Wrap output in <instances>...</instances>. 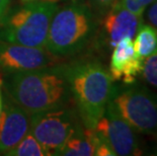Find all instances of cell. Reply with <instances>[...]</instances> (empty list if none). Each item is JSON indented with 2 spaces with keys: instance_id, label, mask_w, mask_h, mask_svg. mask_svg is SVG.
<instances>
[{
  "instance_id": "obj_12",
  "label": "cell",
  "mask_w": 157,
  "mask_h": 156,
  "mask_svg": "<svg viewBox=\"0 0 157 156\" xmlns=\"http://www.w3.org/2000/svg\"><path fill=\"white\" fill-rule=\"evenodd\" d=\"M99 142L94 129L86 128L80 124L57 152L59 156H92Z\"/></svg>"
},
{
  "instance_id": "obj_14",
  "label": "cell",
  "mask_w": 157,
  "mask_h": 156,
  "mask_svg": "<svg viewBox=\"0 0 157 156\" xmlns=\"http://www.w3.org/2000/svg\"><path fill=\"white\" fill-rule=\"evenodd\" d=\"M6 155L9 156H46L47 154L44 147L35 138L31 131L23 137L19 143L9 150Z\"/></svg>"
},
{
  "instance_id": "obj_5",
  "label": "cell",
  "mask_w": 157,
  "mask_h": 156,
  "mask_svg": "<svg viewBox=\"0 0 157 156\" xmlns=\"http://www.w3.org/2000/svg\"><path fill=\"white\" fill-rule=\"evenodd\" d=\"M113 87L109 104L137 134L157 136V93L142 84Z\"/></svg>"
},
{
  "instance_id": "obj_8",
  "label": "cell",
  "mask_w": 157,
  "mask_h": 156,
  "mask_svg": "<svg viewBox=\"0 0 157 156\" xmlns=\"http://www.w3.org/2000/svg\"><path fill=\"white\" fill-rule=\"evenodd\" d=\"M94 131L101 140L109 145L116 155L133 156L143 154L137 133L117 114L109 102L101 118L96 123Z\"/></svg>"
},
{
  "instance_id": "obj_9",
  "label": "cell",
  "mask_w": 157,
  "mask_h": 156,
  "mask_svg": "<svg viewBox=\"0 0 157 156\" xmlns=\"http://www.w3.org/2000/svg\"><path fill=\"white\" fill-rule=\"evenodd\" d=\"M61 59L46 49L0 41V76L54 65Z\"/></svg>"
},
{
  "instance_id": "obj_6",
  "label": "cell",
  "mask_w": 157,
  "mask_h": 156,
  "mask_svg": "<svg viewBox=\"0 0 157 156\" xmlns=\"http://www.w3.org/2000/svg\"><path fill=\"white\" fill-rule=\"evenodd\" d=\"M81 123L72 102L32 115L29 131L44 147L47 154L56 155Z\"/></svg>"
},
{
  "instance_id": "obj_16",
  "label": "cell",
  "mask_w": 157,
  "mask_h": 156,
  "mask_svg": "<svg viewBox=\"0 0 157 156\" xmlns=\"http://www.w3.org/2000/svg\"><path fill=\"white\" fill-rule=\"evenodd\" d=\"M154 1L155 0H118L117 3H119L124 8L128 9L134 14L143 17L146 8Z\"/></svg>"
},
{
  "instance_id": "obj_7",
  "label": "cell",
  "mask_w": 157,
  "mask_h": 156,
  "mask_svg": "<svg viewBox=\"0 0 157 156\" xmlns=\"http://www.w3.org/2000/svg\"><path fill=\"white\" fill-rule=\"evenodd\" d=\"M143 21V17L116 3L99 19L98 31L92 43L93 47L102 51L113 50L123 39H134L137 29Z\"/></svg>"
},
{
  "instance_id": "obj_17",
  "label": "cell",
  "mask_w": 157,
  "mask_h": 156,
  "mask_svg": "<svg viewBox=\"0 0 157 156\" xmlns=\"http://www.w3.org/2000/svg\"><path fill=\"white\" fill-rule=\"evenodd\" d=\"M117 1L118 0H86L90 8L99 19L112 8L113 5L116 4Z\"/></svg>"
},
{
  "instance_id": "obj_23",
  "label": "cell",
  "mask_w": 157,
  "mask_h": 156,
  "mask_svg": "<svg viewBox=\"0 0 157 156\" xmlns=\"http://www.w3.org/2000/svg\"><path fill=\"white\" fill-rule=\"evenodd\" d=\"M58 1V0H57ZM61 1H69V0H61Z\"/></svg>"
},
{
  "instance_id": "obj_2",
  "label": "cell",
  "mask_w": 157,
  "mask_h": 156,
  "mask_svg": "<svg viewBox=\"0 0 157 156\" xmlns=\"http://www.w3.org/2000/svg\"><path fill=\"white\" fill-rule=\"evenodd\" d=\"M64 67L73 104L82 124L94 129L115 87L109 69L92 57L75 59L64 64Z\"/></svg>"
},
{
  "instance_id": "obj_3",
  "label": "cell",
  "mask_w": 157,
  "mask_h": 156,
  "mask_svg": "<svg viewBox=\"0 0 157 156\" xmlns=\"http://www.w3.org/2000/svg\"><path fill=\"white\" fill-rule=\"evenodd\" d=\"M59 6L50 24L45 49L59 59L72 58L93 43L99 18L86 0H69Z\"/></svg>"
},
{
  "instance_id": "obj_21",
  "label": "cell",
  "mask_w": 157,
  "mask_h": 156,
  "mask_svg": "<svg viewBox=\"0 0 157 156\" xmlns=\"http://www.w3.org/2000/svg\"><path fill=\"white\" fill-rule=\"evenodd\" d=\"M3 107V81L2 77L0 76V112L2 111Z\"/></svg>"
},
{
  "instance_id": "obj_1",
  "label": "cell",
  "mask_w": 157,
  "mask_h": 156,
  "mask_svg": "<svg viewBox=\"0 0 157 156\" xmlns=\"http://www.w3.org/2000/svg\"><path fill=\"white\" fill-rule=\"evenodd\" d=\"M3 91L29 116L72 104L64 64L2 76Z\"/></svg>"
},
{
  "instance_id": "obj_11",
  "label": "cell",
  "mask_w": 157,
  "mask_h": 156,
  "mask_svg": "<svg viewBox=\"0 0 157 156\" xmlns=\"http://www.w3.org/2000/svg\"><path fill=\"white\" fill-rule=\"evenodd\" d=\"M109 72L113 81L132 84L142 73L143 60L137 55L133 39L125 38L112 50Z\"/></svg>"
},
{
  "instance_id": "obj_22",
  "label": "cell",
  "mask_w": 157,
  "mask_h": 156,
  "mask_svg": "<svg viewBox=\"0 0 157 156\" xmlns=\"http://www.w3.org/2000/svg\"><path fill=\"white\" fill-rule=\"evenodd\" d=\"M21 2H28V1H32V0H21Z\"/></svg>"
},
{
  "instance_id": "obj_20",
  "label": "cell",
  "mask_w": 157,
  "mask_h": 156,
  "mask_svg": "<svg viewBox=\"0 0 157 156\" xmlns=\"http://www.w3.org/2000/svg\"><path fill=\"white\" fill-rule=\"evenodd\" d=\"M11 0H0V16H2L6 10L10 7Z\"/></svg>"
},
{
  "instance_id": "obj_19",
  "label": "cell",
  "mask_w": 157,
  "mask_h": 156,
  "mask_svg": "<svg viewBox=\"0 0 157 156\" xmlns=\"http://www.w3.org/2000/svg\"><path fill=\"white\" fill-rule=\"evenodd\" d=\"M94 155H96V156H116V153H115V151L109 147V145H108L105 142H103L102 140L99 139L98 144L95 148Z\"/></svg>"
},
{
  "instance_id": "obj_13",
  "label": "cell",
  "mask_w": 157,
  "mask_h": 156,
  "mask_svg": "<svg viewBox=\"0 0 157 156\" xmlns=\"http://www.w3.org/2000/svg\"><path fill=\"white\" fill-rule=\"evenodd\" d=\"M134 38V49L143 61L157 52V32L153 26L142 22Z\"/></svg>"
},
{
  "instance_id": "obj_18",
  "label": "cell",
  "mask_w": 157,
  "mask_h": 156,
  "mask_svg": "<svg viewBox=\"0 0 157 156\" xmlns=\"http://www.w3.org/2000/svg\"><path fill=\"white\" fill-rule=\"evenodd\" d=\"M143 21L153 26L157 32V0H155L146 8L144 14H143Z\"/></svg>"
},
{
  "instance_id": "obj_15",
  "label": "cell",
  "mask_w": 157,
  "mask_h": 156,
  "mask_svg": "<svg viewBox=\"0 0 157 156\" xmlns=\"http://www.w3.org/2000/svg\"><path fill=\"white\" fill-rule=\"evenodd\" d=\"M141 74L146 83L157 88V52L143 61Z\"/></svg>"
},
{
  "instance_id": "obj_4",
  "label": "cell",
  "mask_w": 157,
  "mask_h": 156,
  "mask_svg": "<svg viewBox=\"0 0 157 156\" xmlns=\"http://www.w3.org/2000/svg\"><path fill=\"white\" fill-rule=\"evenodd\" d=\"M57 0H32L10 6L0 16V41L45 49Z\"/></svg>"
},
{
  "instance_id": "obj_10",
  "label": "cell",
  "mask_w": 157,
  "mask_h": 156,
  "mask_svg": "<svg viewBox=\"0 0 157 156\" xmlns=\"http://www.w3.org/2000/svg\"><path fill=\"white\" fill-rule=\"evenodd\" d=\"M3 95L0 112V152L6 154L29 133L31 116L12 101L4 91Z\"/></svg>"
}]
</instances>
